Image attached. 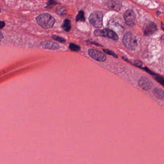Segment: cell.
<instances>
[{
  "label": "cell",
  "instance_id": "6da1fadb",
  "mask_svg": "<svg viewBox=\"0 0 164 164\" xmlns=\"http://www.w3.org/2000/svg\"><path fill=\"white\" fill-rule=\"evenodd\" d=\"M36 19L39 25L46 29L53 27L56 22L54 17L47 13L41 14L39 15Z\"/></svg>",
  "mask_w": 164,
  "mask_h": 164
},
{
  "label": "cell",
  "instance_id": "7a4b0ae2",
  "mask_svg": "<svg viewBox=\"0 0 164 164\" xmlns=\"http://www.w3.org/2000/svg\"><path fill=\"white\" fill-rule=\"evenodd\" d=\"M123 44L127 49L133 50L138 45L137 39L136 36L130 32H127L123 36Z\"/></svg>",
  "mask_w": 164,
  "mask_h": 164
},
{
  "label": "cell",
  "instance_id": "3957f363",
  "mask_svg": "<svg viewBox=\"0 0 164 164\" xmlns=\"http://www.w3.org/2000/svg\"><path fill=\"white\" fill-rule=\"evenodd\" d=\"M103 14L102 12L96 11L90 15L89 18V22L93 26L96 28H101L103 26Z\"/></svg>",
  "mask_w": 164,
  "mask_h": 164
},
{
  "label": "cell",
  "instance_id": "277c9868",
  "mask_svg": "<svg viewBox=\"0 0 164 164\" xmlns=\"http://www.w3.org/2000/svg\"><path fill=\"white\" fill-rule=\"evenodd\" d=\"M94 33L95 36L107 37L108 38L111 39L115 41H117L118 39V37L116 33L108 29L103 30L97 29L94 31Z\"/></svg>",
  "mask_w": 164,
  "mask_h": 164
},
{
  "label": "cell",
  "instance_id": "5b68a950",
  "mask_svg": "<svg viewBox=\"0 0 164 164\" xmlns=\"http://www.w3.org/2000/svg\"><path fill=\"white\" fill-rule=\"evenodd\" d=\"M124 18L126 24L129 26H133L135 25L136 15L133 10L128 9L125 12Z\"/></svg>",
  "mask_w": 164,
  "mask_h": 164
},
{
  "label": "cell",
  "instance_id": "8992f818",
  "mask_svg": "<svg viewBox=\"0 0 164 164\" xmlns=\"http://www.w3.org/2000/svg\"><path fill=\"white\" fill-rule=\"evenodd\" d=\"M88 53L91 58L100 62H103L106 60V56L104 53L95 49H89Z\"/></svg>",
  "mask_w": 164,
  "mask_h": 164
},
{
  "label": "cell",
  "instance_id": "52a82bcc",
  "mask_svg": "<svg viewBox=\"0 0 164 164\" xmlns=\"http://www.w3.org/2000/svg\"><path fill=\"white\" fill-rule=\"evenodd\" d=\"M143 29L144 35L150 36L158 31V26L155 23L149 22L144 24Z\"/></svg>",
  "mask_w": 164,
  "mask_h": 164
},
{
  "label": "cell",
  "instance_id": "ba28073f",
  "mask_svg": "<svg viewBox=\"0 0 164 164\" xmlns=\"http://www.w3.org/2000/svg\"><path fill=\"white\" fill-rule=\"evenodd\" d=\"M138 84L142 89L145 91L150 90L153 86L152 81L146 77H143L140 78L138 82Z\"/></svg>",
  "mask_w": 164,
  "mask_h": 164
},
{
  "label": "cell",
  "instance_id": "9c48e42d",
  "mask_svg": "<svg viewBox=\"0 0 164 164\" xmlns=\"http://www.w3.org/2000/svg\"><path fill=\"white\" fill-rule=\"evenodd\" d=\"M40 45L43 48L50 50H57L59 49L60 48L59 45L58 44L50 41H41Z\"/></svg>",
  "mask_w": 164,
  "mask_h": 164
},
{
  "label": "cell",
  "instance_id": "30bf717a",
  "mask_svg": "<svg viewBox=\"0 0 164 164\" xmlns=\"http://www.w3.org/2000/svg\"><path fill=\"white\" fill-rule=\"evenodd\" d=\"M153 94L158 99L163 100L164 99V91L159 88H155L153 90Z\"/></svg>",
  "mask_w": 164,
  "mask_h": 164
},
{
  "label": "cell",
  "instance_id": "8fae6325",
  "mask_svg": "<svg viewBox=\"0 0 164 164\" xmlns=\"http://www.w3.org/2000/svg\"><path fill=\"white\" fill-rule=\"evenodd\" d=\"M63 29L66 31H70L71 28V22L68 19H65L63 22L62 26Z\"/></svg>",
  "mask_w": 164,
  "mask_h": 164
},
{
  "label": "cell",
  "instance_id": "7c38bea8",
  "mask_svg": "<svg viewBox=\"0 0 164 164\" xmlns=\"http://www.w3.org/2000/svg\"><path fill=\"white\" fill-rule=\"evenodd\" d=\"M76 21H81V22L85 21L83 11H79L78 15H77V17H76Z\"/></svg>",
  "mask_w": 164,
  "mask_h": 164
},
{
  "label": "cell",
  "instance_id": "4fadbf2b",
  "mask_svg": "<svg viewBox=\"0 0 164 164\" xmlns=\"http://www.w3.org/2000/svg\"><path fill=\"white\" fill-rule=\"evenodd\" d=\"M69 48L72 51L78 52V51L80 50V46H78V45H76L75 44L71 43L69 44Z\"/></svg>",
  "mask_w": 164,
  "mask_h": 164
},
{
  "label": "cell",
  "instance_id": "5bb4252c",
  "mask_svg": "<svg viewBox=\"0 0 164 164\" xmlns=\"http://www.w3.org/2000/svg\"><path fill=\"white\" fill-rule=\"evenodd\" d=\"M53 39L56 40L58 42H61V43H64L66 42V40L65 39L63 38L62 37H60V36H56V35H53L52 36Z\"/></svg>",
  "mask_w": 164,
  "mask_h": 164
},
{
  "label": "cell",
  "instance_id": "9a60e30c",
  "mask_svg": "<svg viewBox=\"0 0 164 164\" xmlns=\"http://www.w3.org/2000/svg\"><path fill=\"white\" fill-rule=\"evenodd\" d=\"M153 77H154V78H155V79L157 81H158L159 83L161 84L162 85H164V80L163 77L159 76L158 75H156L155 76Z\"/></svg>",
  "mask_w": 164,
  "mask_h": 164
},
{
  "label": "cell",
  "instance_id": "2e32d148",
  "mask_svg": "<svg viewBox=\"0 0 164 164\" xmlns=\"http://www.w3.org/2000/svg\"><path fill=\"white\" fill-rule=\"evenodd\" d=\"M103 52L109 54V55L112 56H114V57H116V58H118V57L117 54H116L115 53H114V52H113L112 51L109 50L108 49H103Z\"/></svg>",
  "mask_w": 164,
  "mask_h": 164
},
{
  "label": "cell",
  "instance_id": "e0dca14e",
  "mask_svg": "<svg viewBox=\"0 0 164 164\" xmlns=\"http://www.w3.org/2000/svg\"><path fill=\"white\" fill-rule=\"evenodd\" d=\"M58 3L57 1H56L55 0H48L47 5L46 7H49L52 5H55V4H57Z\"/></svg>",
  "mask_w": 164,
  "mask_h": 164
},
{
  "label": "cell",
  "instance_id": "ac0fdd59",
  "mask_svg": "<svg viewBox=\"0 0 164 164\" xmlns=\"http://www.w3.org/2000/svg\"><path fill=\"white\" fill-rule=\"evenodd\" d=\"M142 68L143 70H145L146 72H147V73L150 74V75H151L153 76V77H154L156 75V74H155V73H153V72L152 71H151V70H150V69L147 68H143L141 67V68Z\"/></svg>",
  "mask_w": 164,
  "mask_h": 164
},
{
  "label": "cell",
  "instance_id": "d6986e66",
  "mask_svg": "<svg viewBox=\"0 0 164 164\" xmlns=\"http://www.w3.org/2000/svg\"><path fill=\"white\" fill-rule=\"evenodd\" d=\"M134 65L137 66L138 68H140L142 67V63L140 62V61H138V60H136V61H135Z\"/></svg>",
  "mask_w": 164,
  "mask_h": 164
},
{
  "label": "cell",
  "instance_id": "ffe728a7",
  "mask_svg": "<svg viewBox=\"0 0 164 164\" xmlns=\"http://www.w3.org/2000/svg\"><path fill=\"white\" fill-rule=\"evenodd\" d=\"M5 26V23L4 21H0V29H3Z\"/></svg>",
  "mask_w": 164,
  "mask_h": 164
},
{
  "label": "cell",
  "instance_id": "44dd1931",
  "mask_svg": "<svg viewBox=\"0 0 164 164\" xmlns=\"http://www.w3.org/2000/svg\"><path fill=\"white\" fill-rule=\"evenodd\" d=\"M3 38H4V36H3V33L0 31V42L2 41Z\"/></svg>",
  "mask_w": 164,
  "mask_h": 164
},
{
  "label": "cell",
  "instance_id": "7402d4cb",
  "mask_svg": "<svg viewBox=\"0 0 164 164\" xmlns=\"http://www.w3.org/2000/svg\"><path fill=\"white\" fill-rule=\"evenodd\" d=\"M164 26H163V23H162V29L164 30Z\"/></svg>",
  "mask_w": 164,
  "mask_h": 164
},
{
  "label": "cell",
  "instance_id": "603a6c76",
  "mask_svg": "<svg viewBox=\"0 0 164 164\" xmlns=\"http://www.w3.org/2000/svg\"><path fill=\"white\" fill-rule=\"evenodd\" d=\"M1 12V8H0V12Z\"/></svg>",
  "mask_w": 164,
  "mask_h": 164
}]
</instances>
